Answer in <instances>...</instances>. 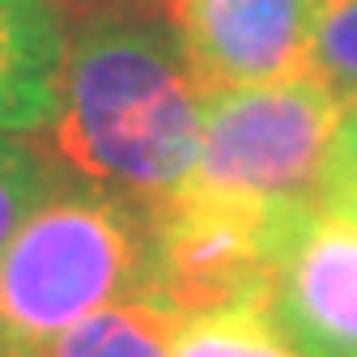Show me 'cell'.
Instances as JSON below:
<instances>
[{
	"label": "cell",
	"instance_id": "30bf717a",
	"mask_svg": "<svg viewBox=\"0 0 357 357\" xmlns=\"http://www.w3.org/2000/svg\"><path fill=\"white\" fill-rule=\"evenodd\" d=\"M60 178L64 174L56 170V162L34 141L0 137V251L17 234L22 221L52 196Z\"/></svg>",
	"mask_w": 357,
	"mask_h": 357
},
{
	"label": "cell",
	"instance_id": "9c48e42d",
	"mask_svg": "<svg viewBox=\"0 0 357 357\" xmlns=\"http://www.w3.org/2000/svg\"><path fill=\"white\" fill-rule=\"evenodd\" d=\"M170 357H298L259 310H226V315L183 319Z\"/></svg>",
	"mask_w": 357,
	"mask_h": 357
},
{
	"label": "cell",
	"instance_id": "ba28073f",
	"mask_svg": "<svg viewBox=\"0 0 357 357\" xmlns=\"http://www.w3.org/2000/svg\"><path fill=\"white\" fill-rule=\"evenodd\" d=\"M178 328L183 319L174 310L149 298H128L94 310L30 357H170Z\"/></svg>",
	"mask_w": 357,
	"mask_h": 357
},
{
	"label": "cell",
	"instance_id": "8992f818",
	"mask_svg": "<svg viewBox=\"0 0 357 357\" xmlns=\"http://www.w3.org/2000/svg\"><path fill=\"white\" fill-rule=\"evenodd\" d=\"M324 0H166V17L204 85L234 89L306 73Z\"/></svg>",
	"mask_w": 357,
	"mask_h": 357
},
{
	"label": "cell",
	"instance_id": "277c9868",
	"mask_svg": "<svg viewBox=\"0 0 357 357\" xmlns=\"http://www.w3.org/2000/svg\"><path fill=\"white\" fill-rule=\"evenodd\" d=\"M315 204H264L183 188L149 208V302L178 319L255 310L281 247Z\"/></svg>",
	"mask_w": 357,
	"mask_h": 357
},
{
	"label": "cell",
	"instance_id": "5b68a950",
	"mask_svg": "<svg viewBox=\"0 0 357 357\" xmlns=\"http://www.w3.org/2000/svg\"><path fill=\"white\" fill-rule=\"evenodd\" d=\"M259 315L298 357H357V226L310 208L273 268Z\"/></svg>",
	"mask_w": 357,
	"mask_h": 357
},
{
	"label": "cell",
	"instance_id": "7c38bea8",
	"mask_svg": "<svg viewBox=\"0 0 357 357\" xmlns=\"http://www.w3.org/2000/svg\"><path fill=\"white\" fill-rule=\"evenodd\" d=\"M315 208L357 226V98L340 102L332 141H328V153H324Z\"/></svg>",
	"mask_w": 357,
	"mask_h": 357
},
{
	"label": "cell",
	"instance_id": "6da1fadb",
	"mask_svg": "<svg viewBox=\"0 0 357 357\" xmlns=\"http://www.w3.org/2000/svg\"><path fill=\"white\" fill-rule=\"evenodd\" d=\"M204 98L162 9L102 0L68 34L56 111L34 145L60 174L153 208L196 170Z\"/></svg>",
	"mask_w": 357,
	"mask_h": 357
},
{
	"label": "cell",
	"instance_id": "4fadbf2b",
	"mask_svg": "<svg viewBox=\"0 0 357 357\" xmlns=\"http://www.w3.org/2000/svg\"><path fill=\"white\" fill-rule=\"evenodd\" d=\"M0 357H9V353H5V349H0Z\"/></svg>",
	"mask_w": 357,
	"mask_h": 357
},
{
	"label": "cell",
	"instance_id": "3957f363",
	"mask_svg": "<svg viewBox=\"0 0 357 357\" xmlns=\"http://www.w3.org/2000/svg\"><path fill=\"white\" fill-rule=\"evenodd\" d=\"M336 115L340 98L315 73L213 89L188 188L264 204H315Z\"/></svg>",
	"mask_w": 357,
	"mask_h": 357
},
{
	"label": "cell",
	"instance_id": "8fae6325",
	"mask_svg": "<svg viewBox=\"0 0 357 357\" xmlns=\"http://www.w3.org/2000/svg\"><path fill=\"white\" fill-rule=\"evenodd\" d=\"M306 73H315L340 102L357 98V0H324L319 5Z\"/></svg>",
	"mask_w": 357,
	"mask_h": 357
},
{
	"label": "cell",
	"instance_id": "7a4b0ae2",
	"mask_svg": "<svg viewBox=\"0 0 357 357\" xmlns=\"http://www.w3.org/2000/svg\"><path fill=\"white\" fill-rule=\"evenodd\" d=\"M128 298H149V208L64 174L0 251V349L30 357Z\"/></svg>",
	"mask_w": 357,
	"mask_h": 357
},
{
	"label": "cell",
	"instance_id": "52a82bcc",
	"mask_svg": "<svg viewBox=\"0 0 357 357\" xmlns=\"http://www.w3.org/2000/svg\"><path fill=\"white\" fill-rule=\"evenodd\" d=\"M68 30L52 0H0V137H34L52 119Z\"/></svg>",
	"mask_w": 357,
	"mask_h": 357
}]
</instances>
